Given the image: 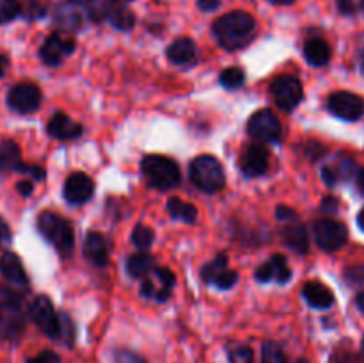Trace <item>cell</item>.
<instances>
[{"label": "cell", "instance_id": "cell-6", "mask_svg": "<svg viewBox=\"0 0 364 363\" xmlns=\"http://www.w3.org/2000/svg\"><path fill=\"white\" fill-rule=\"evenodd\" d=\"M28 317L32 322L52 340L60 338V313L55 312L52 301L46 295H38L28 305Z\"/></svg>", "mask_w": 364, "mask_h": 363}, {"label": "cell", "instance_id": "cell-58", "mask_svg": "<svg viewBox=\"0 0 364 363\" xmlns=\"http://www.w3.org/2000/svg\"><path fill=\"white\" fill-rule=\"evenodd\" d=\"M297 363H309V362H306V359H297Z\"/></svg>", "mask_w": 364, "mask_h": 363}, {"label": "cell", "instance_id": "cell-14", "mask_svg": "<svg viewBox=\"0 0 364 363\" xmlns=\"http://www.w3.org/2000/svg\"><path fill=\"white\" fill-rule=\"evenodd\" d=\"M92 192H95V184L85 173H73L64 182V199L71 205H82L89 201L92 198Z\"/></svg>", "mask_w": 364, "mask_h": 363}, {"label": "cell", "instance_id": "cell-49", "mask_svg": "<svg viewBox=\"0 0 364 363\" xmlns=\"http://www.w3.org/2000/svg\"><path fill=\"white\" fill-rule=\"evenodd\" d=\"M16 189L21 196H31L32 191H34V184L31 180H21L18 182Z\"/></svg>", "mask_w": 364, "mask_h": 363}, {"label": "cell", "instance_id": "cell-23", "mask_svg": "<svg viewBox=\"0 0 364 363\" xmlns=\"http://www.w3.org/2000/svg\"><path fill=\"white\" fill-rule=\"evenodd\" d=\"M53 21L63 31H78L84 27V18L78 11L77 4H59L53 11Z\"/></svg>", "mask_w": 364, "mask_h": 363}, {"label": "cell", "instance_id": "cell-13", "mask_svg": "<svg viewBox=\"0 0 364 363\" xmlns=\"http://www.w3.org/2000/svg\"><path fill=\"white\" fill-rule=\"evenodd\" d=\"M240 169L245 177L249 178H256V177H263V174L269 171L270 166V155L269 149L265 148L263 144H249L247 148L244 149L240 157Z\"/></svg>", "mask_w": 364, "mask_h": 363}, {"label": "cell", "instance_id": "cell-7", "mask_svg": "<svg viewBox=\"0 0 364 363\" xmlns=\"http://www.w3.org/2000/svg\"><path fill=\"white\" fill-rule=\"evenodd\" d=\"M270 93H272L277 107L284 112H291L297 109L304 98L301 80L294 75H281V77L274 78V82L270 84Z\"/></svg>", "mask_w": 364, "mask_h": 363}, {"label": "cell", "instance_id": "cell-1", "mask_svg": "<svg viewBox=\"0 0 364 363\" xmlns=\"http://www.w3.org/2000/svg\"><path fill=\"white\" fill-rule=\"evenodd\" d=\"M256 21L245 11H231L213 23L212 32L217 43L226 50H240L252 41Z\"/></svg>", "mask_w": 364, "mask_h": 363}, {"label": "cell", "instance_id": "cell-37", "mask_svg": "<svg viewBox=\"0 0 364 363\" xmlns=\"http://www.w3.org/2000/svg\"><path fill=\"white\" fill-rule=\"evenodd\" d=\"M59 340H63L68 347H71V345H73V340H75V326H73V322H71L70 317L64 315V313H60V338Z\"/></svg>", "mask_w": 364, "mask_h": 363}, {"label": "cell", "instance_id": "cell-2", "mask_svg": "<svg viewBox=\"0 0 364 363\" xmlns=\"http://www.w3.org/2000/svg\"><path fill=\"white\" fill-rule=\"evenodd\" d=\"M25 331V315L21 310V295L0 285V338L6 342H20Z\"/></svg>", "mask_w": 364, "mask_h": 363}, {"label": "cell", "instance_id": "cell-53", "mask_svg": "<svg viewBox=\"0 0 364 363\" xmlns=\"http://www.w3.org/2000/svg\"><path fill=\"white\" fill-rule=\"evenodd\" d=\"M358 306L364 312V292H361V294L358 295Z\"/></svg>", "mask_w": 364, "mask_h": 363}, {"label": "cell", "instance_id": "cell-35", "mask_svg": "<svg viewBox=\"0 0 364 363\" xmlns=\"http://www.w3.org/2000/svg\"><path fill=\"white\" fill-rule=\"evenodd\" d=\"M262 363H288L283 347L277 342H265L262 349Z\"/></svg>", "mask_w": 364, "mask_h": 363}, {"label": "cell", "instance_id": "cell-51", "mask_svg": "<svg viewBox=\"0 0 364 363\" xmlns=\"http://www.w3.org/2000/svg\"><path fill=\"white\" fill-rule=\"evenodd\" d=\"M358 189L364 194V169L358 173Z\"/></svg>", "mask_w": 364, "mask_h": 363}, {"label": "cell", "instance_id": "cell-41", "mask_svg": "<svg viewBox=\"0 0 364 363\" xmlns=\"http://www.w3.org/2000/svg\"><path fill=\"white\" fill-rule=\"evenodd\" d=\"M16 171L28 174V177H32V180H34V182H41L43 178L46 177V173H45V169H43V167L28 166V164H20V167H18Z\"/></svg>", "mask_w": 364, "mask_h": 363}, {"label": "cell", "instance_id": "cell-30", "mask_svg": "<svg viewBox=\"0 0 364 363\" xmlns=\"http://www.w3.org/2000/svg\"><path fill=\"white\" fill-rule=\"evenodd\" d=\"M228 269V255L226 253H220L210 263H206L201 270V278L206 281V283L213 285V281Z\"/></svg>", "mask_w": 364, "mask_h": 363}, {"label": "cell", "instance_id": "cell-56", "mask_svg": "<svg viewBox=\"0 0 364 363\" xmlns=\"http://www.w3.org/2000/svg\"><path fill=\"white\" fill-rule=\"evenodd\" d=\"M110 2H121V4H127V2H132V0H110Z\"/></svg>", "mask_w": 364, "mask_h": 363}, {"label": "cell", "instance_id": "cell-38", "mask_svg": "<svg viewBox=\"0 0 364 363\" xmlns=\"http://www.w3.org/2000/svg\"><path fill=\"white\" fill-rule=\"evenodd\" d=\"M112 359L114 363H148L141 354L130 351V349H116Z\"/></svg>", "mask_w": 364, "mask_h": 363}, {"label": "cell", "instance_id": "cell-12", "mask_svg": "<svg viewBox=\"0 0 364 363\" xmlns=\"http://www.w3.org/2000/svg\"><path fill=\"white\" fill-rule=\"evenodd\" d=\"M75 50V39L64 32H53L45 39L43 46L39 48V57L48 66H59L68 56Z\"/></svg>", "mask_w": 364, "mask_h": 363}, {"label": "cell", "instance_id": "cell-47", "mask_svg": "<svg viewBox=\"0 0 364 363\" xmlns=\"http://www.w3.org/2000/svg\"><path fill=\"white\" fill-rule=\"evenodd\" d=\"M338 206H340V201H338L334 196H327V198L322 201L323 212H336Z\"/></svg>", "mask_w": 364, "mask_h": 363}, {"label": "cell", "instance_id": "cell-8", "mask_svg": "<svg viewBox=\"0 0 364 363\" xmlns=\"http://www.w3.org/2000/svg\"><path fill=\"white\" fill-rule=\"evenodd\" d=\"M313 237L323 251H338L348 241V230L336 219H318L313 224Z\"/></svg>", "mask_w": 364, "mask_h": 363}, {"label": "cell", "instance_id": "cell-19", "mask_svg": "<svg viewBox=\"0 0 364 363\" xmlns=\"http://www.w3.org/2000/svg\"><path fill=\"white\" fill-rule=\"evenodd\" d=\"M166 56L176 66H188L198 59V46L191 38H178L167 46Z\"/></svg>", "mask_w": 364, "mask_h": 363}, {"label": "cell", "instance_id": "cell-9", "mask_svg": "<svg viewBox=\"0 0 364 363\" xmlns=\"http://www.w3.org/2000/svg\"><path fill=\"white\" fill-rule=\"evenodd\" d=\"M247 134L259 142H279L283 127L272 110L262 109L249 117Z\"/></svg>", "mask_w": 364, "mask_h": 363}, {"label": "cell", "instance_id": "cell-54", "mask_svg": "<svg viewBox=\"0 0 364 363\" xmlns=\"http://www.w3.org/2000/svg\"><path fill=\"white\" fill-rule=\"evenodd\" d=\"M358 223H359V226H361L363 230H364V209L361 210V212H359V216H358Z\"/></svg>", "mask_w": 364, "mask_h": 363}, {"label": "cell", "instance_id": "cell-22", "mask_svg": "<svg viewBox=\"0 0 364 363\" xmlns=\"http://www.w3.org/2000/svg\"><path fill=\"white\" fill-rule=\"evenodd\" d=\"M302 298L306 299L309 306L316 310H327L334 305V294L329 287H326L320 281H308L302 287Z\"/></svg>", "mask_w": 364, "mask_h": 363}, {"label": "cell", "instance_id": "cell-5", "mask_svg": "<svg viewBox=\"0 0 364 363\" xmlns=\"http://www.w3.org/2000/svg\"><path fill=\"white\" fill-rule=\"evenodd\" d=\"M38 228L43 237L55 246L63 255H70L75 248L73 226L64 217L53 212H43L38 219Z\"/></svg>", "mask_w": 364, "mask_h": 363}, {"label": "cell", "instance_id": "cell-31", "mask_svg": "<svg viewBox=\"0 0 364 363\" xmlns=\"http://www.w3.org/2000/svg\"><path fill=\"white\" fill-rule=\"evenodd\" d=\"M219 82L223 88L226 89H238L244 85L245 82V73L242 68L238 66H231V68H226L224 71H220L219 75Z\"/></svg>", "mask_w": 364, "mask_h": 363}, {"label": "cell", "instance_id": "cell-18", "mask_svg": "<svg viewBox=\"0 0 364 363\" xmlns=\"http://www.w3.org/2000/svg\"><path fill=\"white\" fill-rule=\"evenodd\" d=\"M46 130L57 141H75L77 137H80L84 127L77 121L71 120L70 116H66L64 112L53 114L52 120L46 125Z\"/></svg>", "mask_w": 364, "mask_h": 363}, {"label": "cell", "instance_id": "cell-42", "mask_svg": "<svg viewBox=\"0 0 364 363\" xmlns=\"http://www.w3.org/2000/svg\"><path fill=\"white\" fill-rule=\"evenodd\" d=\"M331 363H361V358L350 351H336Z\"/></svg>", "mask_w": 364, "mask_h": 363}, {"label": "cell", "instance_id": "cell-10", "mask_svg": "<svg viewBox=\"0 0 364 363\" xmlns=\"http://www.w3.org/2000/svg\"><path fill=\"white\" fill-rule=\"evenodd\" d=\"M327 109L333 116L345 121H358L364 114V100L350 91L333 93L327 100Z\"/></svg>", "mask_w": 364, "mask_h": 363}, {"label": "cell", "instance_id": "cell-16", "mask_svg": "<svg viewBox=\"0 0 364 363\" xmlns=\"http://www.w3.org/2000/svg\"><path fill=\"white\" fill-rule=\"evenodd\" d=\"M256 280L259 283H270V281H277V283H287L291 278V270L288 267L287 258L283 255H276L265 263L256 269Z\"/></svg>", "mask_w": 364, "mask_h": 363}, {"label": "cell", "instance_id": "cell-46", "mask_svg": "<svg viewBox=\"0 0 364 363\" xmlns=\"http://www.w3.org/2000/svg\"><path fill=\"white\" fill-rule=\"evenodd\" d=\"M199 9L205 11V13H210V11H215L220 7V0H198Z\"/></svg>", "mask_w": 364, "mask_h": 363}, {"label": "cell", "instance_id": "cell-40", "mask_svg": "<svg viewBox=\"0 0 364 363\" xmlns=\"http://www.w3.org/2000/svg\"><path fill=\"white\" fill-rule=\"evenodd\" d=\"M338 9L343 14H355L364 9V0H336Z\"/></svg>", "mask_w": 364, "mask_h": 363}, {"label": "cell", "instance_id": "cell-57", "mask_svg": "<svg viewBox=\"0 0 364 363\" xmlns=\"http://www.w3.org/2000/svg\"><path fill=\"white\" fill-rule=\"evenodd\" d=\"M68 2H71V4H82V2H85V0H68Z\"/></svg>", "mask_w": 364, "mask_h": 363}, {"label": "cell", "instance_id": "cell-17", "mask_svg": "<svg viewBox=\"0 0 364 363\" xmlns=\"http://www.w3.org/2000/svg\"><path fill=\"white\" fill-rule=\"evenodd\" d=\"M284 226L281 228V238L284 244L291 249V251L299 253V255H306L309 249V235L304 224L301 221L295 219L284 221Z\"/></svg>", "mask_w": 364, "mask_h": 363}, {"label": "cell", "instance_id": "cell-45", "mask_svg": "<svg viewBox=\"0 0 364 363\" xmlns=\"http://www.w3.org/2000/svg\"><path fill=\"white\" fill-rule=\"evenodd\" d=\"M276 216H277V219H281V221H290V219H295V217H297V214H295V210L288 209V206H277Z\"/></svg>", "mask_w": 364, "mask_h": 363}, {"label": "cell", "instance_id": "cell-44", "mask_svg": "<svg viewBox=\"0 0 364 363\" xmlns=\"http://www.w3.org/2000/svg\"><path fill=\"white\" fill-rule=\"evenodd\" d=\"M323 153H326V148H323L322 144H318V142H309L308 146V157L311 160H316L318 157H322Z\"/></svg>", "mask_w": 364, "mask_h": 363}, {"label": "cell", "instance_id": "cell-32", "mask_svg": "<svg viewBox=\"0 0 364 363\" xmlns=\"http://www.w3.org/2000/svg\"><path fill=\"white\" fill-rule=\"evenodd\" d=\"M87 14L92 21H103L109 18L112 11V2L110 0H85Z\"/></svg>", "mask_w": 364, "mask_h": 363}, {"label": "cell", "instance_id": "cell-20", "mask_svg": "<svg viewBox=\"0 0 364 363\" xmlns=\"http://www.w3.org/2000/svg\"><path fill=\"white\" fill-rule=\"evenodd\" d=\"M0 274L4 280L16 287H25L28 283V276L23 269V263L14 253L7 251L0 256Z\"/></svg>", "mask_w": 364, "mask_h": 363}, {"label": "cell", "instance_id": "cell-24", "mask_svg": "<svg viewBox=\"0 0 364 363\" xmlns=\"http://www.w3.org/2000/svg\"><path fill=\"white\" fill-rule=\"evenodd\" d=\"M304 59L315 68L326 66L331 60V46L320 38L308 39L304 45Z\"/></svg>", "mask_w": 364, "mask_h": 363}, {"label": "cell", "instance_id": "cell-59", "mask_svg": "<svg viewBox=\"0 0 364 363\" xmlns=\"http://www.w3.org/2000/svg\"><path fill=\"white\" fill-rule=\"evenodd\" d=\"M363 354H364V337H363Z\"/></svg>", "mask_w": 364, "mask_h": 363}, {"label": "cell", "instance_id": "cell-27", "mask_svg": "<svg viewBox=\"0 0 364 363\" xmlns=\"http://www.w3.org/2000/svg\"><path fill=\"white\" fill-rule=\"evenodd\" d=\"M174 281H176V278H174L173 270L167 269V267H156L155 269L156 292L155 295H153V299H156V301L160 302L167 301V299L171 298V292H173Z\"/></svg>", "mask_w": 364, "mask_h": 363}, {"label": "cell", "instance_id": "cell-39", "mask_svg": "<svg viewBox=\"0 0 364 363\" xmlns=\"http://www.w3.org/2000/svg\"><path fill=\"white\" fill-rule=\"evenodd\" d=\"M237 281H238V274L228 267V269L224 270L215 281H213V285H215L217 288H220V290H228V288H233L235 285H237Z\"/></svg>", "mask_w": 364, "mask_h": 363}, {"label": "cell", "instance_id": "cell-25", "mask_svg": "<svg viewBox=\"0 0 364 363\" xmlns=\"http://www.w3.org/2000/svg\"><path fill=\"white\" fill-rule=\"evenodd\" d=\"M155 269V258L144 251L134 253L127 260V270L132 278H144Z\"/></svg>", "mask_w": 364, "mask_h": 363}, {"label": "cell", "instance_id": "cell-43", "mask_svg": "<svg viewBox=\"0 0 364 363\" xmlns=\"http://www.w3.org/2000/svg\"><path fill=\"white\" fill-rule=\"evenodd\" d=\"M27 363H60V358L53 351H43L34 358H28Z\"/></svg>", "mask_w": 364, "mask_h": 363}, {"label": "cell", "instance_id": "cell-21", "mask_svg": "<svg viewBox=\"0 0 364 363\" xmlns=\"http://www.w3.org/2000/svg\"><path fill=\"white\" fill-rule=\"evenodd\" d=\"M85 256L96 267H105L109 263V242L98 231H89L84 244Z\"/></svg>", "mask_w": 364, "mask_h": 363}, {"label": "cell", "instance_id": "cell-26", "mask_svg": "<svg viewBox=\"0 0 364 363\" xmlns=\"http://www.w3.org/2000/svg\"><path fill=\"white\" fill-rule=\"evenodd\" d=\"M167 212L173 219L181 221V223H187V224H194L198 221V209L191 203L183 201V199H178V198H171L167 201Z\"/></svg>", "mask_w": 364, "mask_h": 363}, {"label": "cell", "instance_id": "cell-4", "mask_svg": "<svg viewBox=\"0 0 364 363\" xmlns=\"http://www.w3.org/2000/svg\"><path fill=\"white\" fill-rule=\"evenodd\" d=\"M142 173L153 189L169 191L180 185V167L173 159L164 155H148L142 159Z\"/></svg>", "mask_w": 364, "mask_h": 363}, {"label": "cell", "instance_id": "cell-50", "mask_svg": "<svg viewBox=\"0 0 364 363\" xmlns=\"http://www.w3.org/2000/svg\"><path fill=\"white\" fill-rule=\"evenodd\" d=\"M7 64H9V59H7L6 56H0V77H2V75L6 73Z\"/></svg>", "mask_w": 364, "mask_h": 363}, {"label": "cell", "instance_id": "cell-33", "mask_svg": "<svg viewBox=\"0 0 364 363\" xmlns=\"http://www.w3.org/2000/svg\"><path fill=\"white\" fill-rule=\"evenodd\" d=\"M153 241H155V233H153L151 228L144 226V224H137L132 231V242L139 251H146V249L151 248Z\"/></svg>", "mask_w": 364, "mask_h": 363}, {"label": "cell", "instance_id": "cell-34", "mask_svg": "<svg viewBox=\"0 0 364 363\" xmlns=\"http://www.w3.org/2000/svg\"><path fill=\"white\" fill-rule=\"evenodd\" d=\"M226 352L230 363H255V351L245 344L230 345Z\"/></svg>", "mask_w": 364, "mask_h": 363}, {"label": "cell", "instance_id": "cell-3", "mask_svg": "<svg viewBox=\"0 0 364 363\" xmlns=\"http://www.w3.org/2000/svg\"><path fill=\"white\" fill-rule=\"evenodd\" d=\"M188 174H191L192 184L206 194L219 192L226 185V174H224L223 166L212 155L196 157L188 167Z\"/></svg>", "mask_w": 364, "mask_h": 363}, {"label": "cell", "instance_id": "cell-36", "mask_svg": "<svg viewBox=\"0 0 364 363\" xmlns=\"http://www.w3.org/2000/svg\"><path fill=\"white\" fill-rule=\"evenodd\" d=\"M20 13V0H0V25L13 21Z\"/></svg>", "mask_w": 364, "mask_h": 363}, {"label": "cell", "instance_id": "cell-52", "mask_svg": "<svg viewBox=\"0 0 364 363\" xmlns=\"http://www.w3.org/2000/svg\"><path fill=\"white\" fill-rule=\"evenodd\" d=\"M269 2L276 4V6H288V4L295 2V0H269Z\"/></svg>", "mask_w": 364, "mask_h": 363}, {"label": "cell", "instance_id": "cell-15", "mask_svg": "<svg viewBox=\"0 0 364 363\" xmlns=\"http://www.w3.org/2000/svg\"><path fill=\"white\" fill-rule=\"evenodd\" d=\"M355 174H358V164L348 155H341L340 159L334 160L333 164H327L322 169V178L329 187L350 180Z\"/></svg>", "mask_w": 364, "mask_h": 363}, {"label": "cell", "instance_id": "cell-48", "mask_svg": "<svg viewBox=\"0 0 364 363\" xmlns=\"http://www.w3.org/2000/svg\"><path fill=\"white\" fill-rule=\"evenodd\" d=\"M9 238H11L9 226H7V223L4 221V217L0 216V246L6 244V242H9Z\"/></svg>", "mask_w": 364, "mask_h": 363}, {"label": "cell", "instance_id": "cell-29", "mask_svg": "<svg viewBox=\"0 0 364 363\" xmlns=\"http://www.w3.org/2000/svg\"><path fill=\"white\" fill-rule=\"evenodd\" d=\"M107 20L112 23L114 28L117 31H130L135 25V14L127 7H112L109 18Z\"/></svg>", "mask_w": 364, "mask_h": 363}, {"label": "cell", "instance_id": "cell-55", "mask_svg": "<svg viewBox=\"0 0 364 363\" xmlns=\"http://www.w3.org/2000/svg\"><path fill=\"white\" fill-rule=\"evenodd\" d=\"M361 70H363V73H364V50H363V53H361Z\"/></svg>", "mask_w": 364, "mask_h": 363}, {"label": "cell", "instance_id": "cell-28", "mask_svg": "<svg viewBox=\"0 0 364 363\" xmlns=\"http://www.w3.org/2000/svg\"><path fill=\"white\" fill-rule=\"evenodd\" d=\"M21 164L20 148L16 142L4 141L0 144V173H7V171H16Z\"/></svg>", "mask_w": 364, "mask_h": 363}, {"label": "cell", "instance_id": "cell-11", "mask_svg": "<svg viewBox=\"0 0 364 363\" xmlns=\"http://www.w3.org/2000/svg\"><path fill=\"white\" fill-rule=\"evenodd\" d=\"M7 105L18 114H32L41 105V91L32 82H20L7 93Z\"/></svg>", "mask_w": 364, "mask_h": 363}]
</instances>
